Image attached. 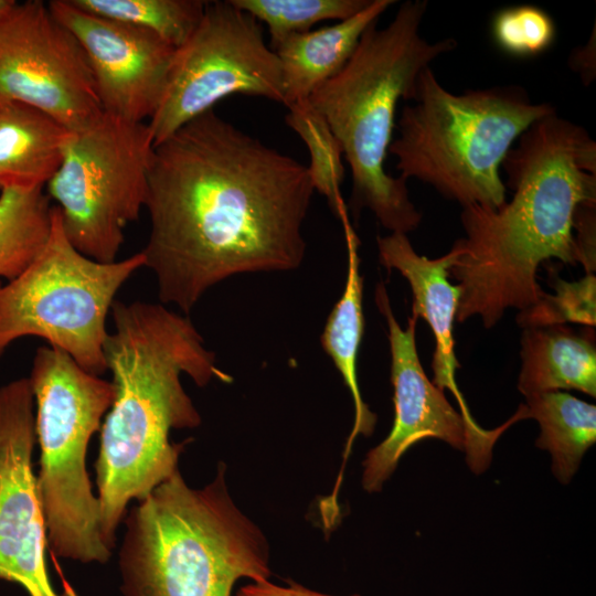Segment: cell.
<instances>
[{
  "mask_svg": "<svg viewBox=\"0 0 596 596\" xmlns=\"http://www.w3.org/2000/svg\"><path fill=\"white\" fill-rule=\"evenodd\" d=\"M315 188L308 167L213 109L153 146L145 267L183 312L238 274L297 269Z\"/></svg>",
  "mask_w": 596,
  "mask_h": 596,
  "instance_id": "1",
  "label": "cell"
},
{
  "mask_svg": "<svg viewBox=\"0 0 596 596\" xmlns=\"http://www.w3.org/2000/svg\"><path fill=\"white\" fill-rule=\"evenodd\" d=\"M515 142L501 164L512 200L461 211L465 236L451 247L449 269L460 291L458 322L478 316L491 328L508 309L523 311L541 299L536 273L543 262L581 263L574 217L578 206L596 204L595 141L555 113Z\"/></svg>",
  "mask_w": 596,
  "mask_h": 596,
  "instance_id": "2",
  "label": "cell"
},
{
  "mask_svg": "<svg viewBox=\"0 0 596 596\" xmlns=\"http://www.w3.org/2000/svg\"><path fill=\"white\" fill-rule=\"evenodd\" d=\"M110 315L114 330L105 359L115 395L99 429L96 481L100 534L111 550L128 503L142 500L178 470L184 445L171 443L170 432L201 424L181 375L200 387L233 377L216 365L188 315L119 300Z\"/></svg>",
  "mask_w": 596,
  "mask_h": 596,
  "instance_id": "3",
  "label": "cell"
},
{
  "mask_svg": "<svg viewBox=\"0 0 596 596\" xmlns=\"http://www.w3.org/2000/svg\"><path fill=\"white\" fill-rule=\"evenodd\" d=\"M427 7L426 0H407L386 26L371 24L342 71L308 98L350 167L351 209H369L391 233L407 234L422 221L407 181L384 168L397 103L412 100L419 74L457 46L453 38L429 42L421 34Z\"/></svg>",
  "mask_w": 596,
  "mask_h": 596,
  "instance_id": "4",
  "label": "cell"
},
{
  "mask_svg": "<svg viewBox=\"0 0 596 596\" xmlns=\"http://www.w3.org/2000/svg\"><path fill=\"white\" fill-rule=\"evenodd\" d=\"M226 466L201 489L179 469L126 519L119 566L126 596H232L240 578L270 576L262 530L233 501Z\"/></svg>",
  "mask_w": 596,
  "mask_h": 596,
  "instance_id": "5",
  "label": "cell"
},
{
  "mask_svg": "<svg viewBox=\"0 0 596 596\" xmlns=\"http://www.w3.org/2000/svg\"><path fill=\"white\" fill-rule=\"evenodd\" d=\"M412 100L389 148L398 177L428 184L462 207L497 209L507 202L503 159L526 129L556 113L549 103H533L520 86L454 94L432 67L419 74Z\"/></svg>",
  "mask_w": 596,
  "mask_h": 596,
  "instance_id": "6",
  "label": "cell"
},
{
  "mask_svg": "<svg viewBox=\"0 0 596 596\" xmlns=\"http://www.w3.org/2000/svg\"><path fill=\"white\" fill-rule=\"evenodd\" d=\"M28 377L40 446L36 489L46 546L58 557L105 563L111 550L100 534L99 502L86 470V453L113 403L114 385L51 345L36 349Z\"/></svg>",
  "mask_w": 596,
  "mask_h": 596,
  "instance_id": "7",
  "label": "cell"
},
{
  "mask_svg": "<svg viewBox=\"0 0 596 596\" xmlns=\"http://www.w3.org/2000/svg\"><path fill=\"white\" fill-rule=\"evenodd\" d=\"M141 267V252L113 263L78 252L63 231L60 209L53 206L41 253L18 277L0 281V358L18 339L39 337L102 375L107 371V317L121 286Z\"/></svg>",
  "mask_w": 596,
  "mask_h": 596,
  "instance_id": "8",
  "label": "cell"
},
{
  "mask_svg": "<svg viewBox=\"0 0 596 596\" xmlns=\"http://www.w3.org/2000/svg\"><path fill=\"white\" fill-rule=\"evenodd\" d=\"M153 141L147 123L104 114L73 132L46 183L71 244L100 263L117 260L125 227L145 207Z\"/></svg>",
  "mask_w": 596,
  "mask_h": 596,
  "instance_id": "9",
  "label": "cell"
},
{
  "mask_svg": "<svg viewBox=\"0 0 596 596\" xmlns=\"http://www.w3.org/2000/svg\"><path fill=\"white\" fill-rule=\"evenodd\" d=\"M235 94L284 104L280 62L259 21L231 0L206 1L198 26L174 51L161 102L147 123L153 146Z\"/></svg>",
  "mask_w": 596,
  "mask_h": 596,
  "instance_id": "10",
  "label": "cell"
},
{
  "mask_svg": "<svg viewBox=\"0 0 596 596\" xmlns=\"http://www.w3.org/2000/svg\"><path fill=\"white\" fill-rule=\"evenodd\" d=\"M0 100L36 107L73 132L104 115L82 45L42 0L0 13Z\"/></svg>",
  "mask_w": 596,
  "mask_h": 596,
  "instance_id": "11",
  "label": "cell"
},
{
  "mask_svg": "<svg viewBox=\"0 0 596 596\" xmlns=\"http://www.w3.org/2000/svg\"><path fill=\"white\" fill-rule=\"evenodd\" d=\"M375 304L387 324L394 422L386 438L372 448L362 462V488L369 493L380 492L401 457L411 446L426 438H438L455 449L466 450L471 469L477 457L476 472H480L490 461L497 438L513 422L524 418L523 411L520 408L494 430L469 423L423 370L415 338L418 318L408 317L407 327L403 329L393 313L383 283L375 288Z\"/></svg>",
  "mask_w": 596,
  "mask_h": 596,
  "instance_id": "12",
  "label": "cell"
},
{
  "mask_svg": "<svg viewBox=\"0 0 596 596\" xmlns=\"http://www.w3.org/2000/svg\"><path fill=\"white\" fill-rule=\"evenodd\" d=\"M35 440L33 392L29 377H19L0 386V578L29 596H77L68 585L57 594L46 571Z\"/></svg>",
  "mask_w": 596,
  "mask_h": 596,
  "instance_id": "13",
  "label": "cell"
},
{
  "mask_svg": "<svg viewBox=\"0 0 596 596\" xmlns=\"http://www.w3.org/2000/svg\"><path fill=\"white\" fill-rule=\"evenodd\" d=\"M88 60L103 113L145 123L157 110L175 47L145 29L87 12L72 0L47 2Z\"/></svg>",
  "mask_w": 596,
  "mask_h": 596,
  "instance_id": "14",
  "label": "cell"
},
{
  "mask_svg": "<svg viewBox=\"0 0 596 596\" xmlns=\"http://www.w3.org/2000/svg\"><path fill=\"white\" fill-rule=\"evenodd\" d=\"M376 242L381 265L387 270L396 269L409 284L412 316L423 318L434 334L433 383L441 391L448 389L459 403L462 416L477 424L456 382V370L460 364L455 354L454 321L460 291L448 279L454 251L434 259L421 256L403 233L377 236Z\"/></svg>",
  "mask_w": 596,
  "mask_h": 596,
  "instance_id": "15",
  "label": "cell"
},
{
  "mask_svg": "<svg viewBox=\"0 0 596 596\" xmlns=\"http://www.w3.org/2000/svg\"><path fill=\"white\" fill-rule=\"evenodd\" d=\"M394 3V0H371L349 19L291 34L272 49L280 62L284 105L307 100L318 87L340 73L365 30Z\"/></svg>",
  "mask_w": 596,
  "mask_h": 596,
  "instance_id": "16",
  "label": "cell"
},
{
  "mask_svg": "<svg viewBox=\"0 0 596 596\" xmlns=\"http://www.w3.org/2000/svg\"><path fill=\"white\" fill-rule=\"evenodd\" d=\"M72 135L36 107L0 100V190L43 188L58 170Z\"/></svg>",
  "mask_w": 596,
  "mask_h": 596,
  "instance_id": "17",
  "label": "cell"
},
{
  "mask_svg": "<svg viewBox=\"0 0 596 596\" xmlns=\"http://www.w3.org/2000/svg\"><path fill=\"white\" fill-rule=\"evenodd\" d=\"M523 329L518 390L525 397L560 390L596 396V348L590 334L565 324Z\"/></svg>",
  "mask_w": 596,
  "mask_h": 596,
  "instance_id": "18",
  "label": "cell"
},
{
  "mask_svg": "<svg viewBox=\"0 0 596 596\" xmlns=\"http://www.w3.org/2000/svg\"><path fill=\"white\" fill-rule=\"evenodd\" d=\"M342 221L348 248L347 279L340 299L328 316L320 341L323 351L341 374L354 404V424L343 454L345 461L354 438L359 434L370 436L373 433L376 415L362 398L356 372L358 354L364 333L363 277L360 274L359 241L348 217Z\"/></svg>",
  "mask_w": 596,
  "mask_h": 596,
  "instance_id": "19",
  "label": "cell"
},
{
  "mask_svg": "<svg viewBox=\"0 0 596 596\" xmlns=\"http://www.w3.org/2000/svg\"><path fill=\"white\" fill-rule=\"evenodd\" d=\"M526 418L538 421L536 446L552 456V471L563 485L576 473L596 441V406L561 391L525 397Z\"/></svg>",
  "mask_w": 596,
  "mask_h": 596,
  "instance_id": "20",
  "label": "cell"
},
{
  "mask_svg": "<svg viewBox=\"0 0 596 596\" xmlns=\"http://www.w3.org/2000/svg\"><path fill=\"white\" fill-rule=\"evenodd\" d=\"M52 207L43 188L0 190V278L18 277L45 246Z\"/></svg>",
  "mask_w": 596,
  "mask_h": 596,
  "instance_id": "21",
  "label": "cell"
},
{
  "mask_svg": "<svg viewBox=\"0 0 596 596\" xmlns=\"http://www.w3.org/2000/svg\"><path fill=\"white\" fill-rule=\"evenodd\" d=\"M93 14L129 23L157 34L179 47L198 26L203 0H72Z\"/></svg>",
  "mask_w": 596,
  "mask_h": 596,
  "instance_id": "22",
  "label": "cell"
},
{
  "mask_svg": "<svg viewBox=\"0 0 596 596\" xmlns=\"http://www.w3.org/2000/svg\"><path fill=\"white\" fill-rule=\"evenodd\" d=\"M286 124L302 139L310 155L307 166L315 191L324 195L332 212L341 220L347 216L340 187L344 179L341 147L324 118L301 100L287 106Z\"/></svg>",
  "mask_w": 596,
  "mask_h": 596,
  "instance_id": "23",
  "label": "cell"
},
{
  "mask_svg": "<svg viewBox=\"0 0 596 596\" xmlns=\"http://www.w3.org/2000/svg\"><path fill=\"white\" fill-rule=\"evenodd\" d=\"M371 0H231L238 9L267 25L270 49L291 34L310 31L321 21H343Z\"/></svg>",
  "mask_w": 596,
  "mask_h": 596,
  "instance_id": "24",
  "label": "cell"
},
{
  "mask_svg": "<svg viewBox=\"0 0 596 596\" xmlns=\"http://www.w3.org/2000/svg\"><path fill=\"white\" fill-rule=\"evenodd\" d=\"M554 295L544 292L531 308L520 311L518 323L523 328L566 323L594 327L596 323V277L586 274L577 281H565L554 269L550 275Z\"/></svg>",
  "mask_w": 596,
  "mask_h": 596,
  "instance_id": "25",
  "label": "cell"
},
{
  "mask_svg": "<svg viewBox=\"0 0 596 596\" xmlns=\"http://www.w3.org/2000/svg\"><path fill=\"white\" fill-rule=\"evenodd\" d=\"M491 31L496 44L507 54L518 57L543 53L556 35L553 19L531 4L502 9L493 18Z\"/></svg>",
  "mask_w": 596,
  "mask_h": 596,
  "instance_id": "26",
  "label": "cell"
},
{
  "mask_svg": "<svg viewBox=\"0 0 596 596\" xmlns=\"http://www.w3.org/2000/svg\"><path fill=\"white\" fill-rule=\"evenodd\" d=\"M235 596H331L290 582L287 586L275 585L268 579L241 587ZM360 596V595H352Z\"/></svg>",
  "mask_w": 596,
  "mask_h": 596,
  "instance_id": "27",
  "label": "cell"
},
{
  "mask_svg": "<svg viewBox=\"0 0 596 596\" xmlns=\"http://www.w3.org/2000/svg\"><path fill=\"white\" fill-rule=\"evenodd\" d=\"M595 26L586 45L573 50L570 56V65L576 71L584 85H589L596 76L595 67Z\"/></svg>",
  "mask_w": 596,
  "mask_h": 596,
  "instance_id": "28",
  "label": "cell"
},
{
  "mask_svg": "<svg viewBox=\"0 0 596 596\" xmlns=\"http://www.w3.org/2000/svg\"><path fill=\"white\" fill-rule=\"evenodd\" d=\"M13 2L14 0H0V13L7 10Z\"/></svg>",
  "mask_w": 596,
  "mask_h": 596,
  "instance_id": "29",
  "label": "cell"
}]
</instances>
